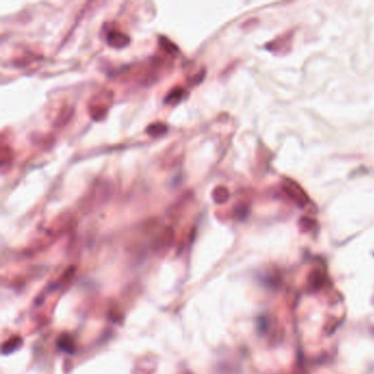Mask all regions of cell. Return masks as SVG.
Here are the masks:
<instances>
[{
	"label": "cell",
	"instance_id": "7a4b0ae2",
	"mask_svg": "<svg viewBox=\"0 0 374 374\" xmlns=\"http://www.w3.org/2000/svg\"><path fill=\"white\" fill-rule=\"evenodd\" d=\"M130 37L127 36L123 32H120L117 30H113L108 33L107 35V42L110 46L115 47V49H122L129 45L130 43Z\"/></svg>",
	"mask_w": 374,
	"mask_h": 374
},
{
	"label": "cell",
	"instance_id": "3957f363",
	"mask_svg": "<svg viewBox=\"0 0 374 374\" xmlns=\"http://www.w3.org/2000/svg\"><path fill=\"white\" fill-rule=\"evenodd\" d=\"M167 131H168V126H167L166 124L164 123H154V124H150L147 129H146V132L147 134L149 135V136L152 137H159V136H163L164 134L167 133Z\"/></svg>",
	"mask_w": 374,
	"mask_h": 374
},
{
	"label": "cell",
	"instance_id": "5b68a950",
	"mask_svg": "<svg viewBox=\"0 0 374 374\" xmlns=\"http://www.w3.org/2000/svg\"><path fill=\"white\" fill-rule=\"evenodd\" d=\"M229 198V192L225 187H218L213 191V199L216 203H224Z\"/></svg>",
	"mask_w": 374,
	"mask_h": 374
},
{
	"label": "cell",
	"instance_id": "6da1fadb",
	"mask_svg": "<svg viewBox=\"0 0 374 374\" xmlns=\"http://www.w3.org/2000/svg\"><path fill=\"white\" fill-rule=\"evenodd\" d=\"M282 188L284 190V192L288 194L292 200L296 202L301 208L308 204V198L305 194L304 190L302 189L297 182H294L291 179H284V181L282 182Z\"/></svg>",
	"mask_w": 374,
	"mask_h": 374
},
{
	"label": "cell",
	"instance_id": "277c9868",
	"mask_svg": "<svg viewBox=\"0 0 374 374\" xmlns=\"http://www.w3.org/2000/svg\"><path fill=\"white\" fill-rule=\"evenodd\" d=\"M184 95H185V90L180 88V87H177V88H173L166 95L165 102L168 103V105H176V103L181 101V99L184 98Z\"/></svg>",
	"mask_w": 374,
	"mask_h": 374
},
{
	"label": "cell",
	"instance_id": "8992f818",
	"mask_svg": "<svg viewBox=\"0 0 374 374\" xmlns=\"http://www.w3.org/2000/svg\"><path fill=\"white\" fill-rule=\"evenodd\" d=\"M300 223H301V227L302 228H303L304 230H308V229H311V228H313V225H314V221L312 220V219H308V218H302L301 219V221H300Z\"/></svg>",
	"mask_w": 374,
	"mask_h": 374
}]
</instances>
